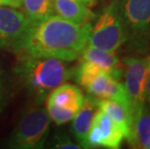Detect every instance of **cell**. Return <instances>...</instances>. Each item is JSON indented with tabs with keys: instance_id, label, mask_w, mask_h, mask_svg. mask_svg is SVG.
Here are the masks:
<instances>
[{
	"instance_id": "6da1fadb",
	"label": "cell",
	"mask_w": 150,
	"mask_h": 149,
	"mask_svg": "<svg viewBox=\"0 0 150 149\" xmlns=\"http://www.w3.org/2000/svg\"><path fill=\"white\" fill-rule=\"evenodd\" d=\"M91 23L76 24L50 16L30 24L21 50L34 57H53L73 61L88 45Z\"/></svg>"
},
{
	"instance_id": "7a4b0ae2",
	"label": "cell",
	"mask_w": 150,
	"mask_h": 149,
	"mask_svg": "<svg viewBox=\"0 0 150 149\" xmlns=\"http://www.w3.org/2000/svg\"><path fill=\"white\" fill-rule=\"evenodd\" d=\"M17 73L39 102H42L54 88L64 83L73 76V71L64 60L34 57L26 54L17 67Z\"/></svg>"
},
{
	"instance_id": "3957f363",
	"label": "cell",
	"mask_w": 150,
	"mask_h": 149,
	"mask_svg": "<svg viewBox=\"0 0 150 149\" xmlns=\"http://www.w3.org/2000/svg\"><path fill=\"white\" fill-rule=\"evenodd\" d=\"M127 32L128 47L144 53L150 41V0H114Z\"/></svg>"
},
{
	"instance_id": "277c9868",
	"label": "cell",
	"mask_w": 150,
	"mask_h": 149,
	"mask_svg": "<svg viewBox=\"0 0 150 149\" xmlns=\"http://www.w3.org/2000/svg\"><path fill=\"white\" fill-rule=\"evenodd\" d=\"M75 76L76 81L85 88L90 96L96 99L114 100L130 109L124 85L110 73L101 69L93 63L81 61V64L76 70Z\"/></svg>"
},
{
	"instance_id": "5b68a950",
	"label": "cell",
	"mask_w": 150,
	"mask_h": 149,
	"mask_svg": "<svg viewBox=\"0 0 150 149\" xmlns=\"http://www.w3.org/2000/svg\"><path fill=\"white\" fill-rule=\"evenodd\" d=\"M127 32L114 0L104 9L92 26L88 45L114 52L127 42Z\"/></svg>"
},
{
	"instance_id": "8992f818",
	"label": "cell",
	"mask_w": 150,
	"mask_h": 149,
	"mask_svg": "<svg viewBox=\"0 0 150 149\" xmlns=\"http://www.w3.org/2000/svg\"><path fill=\"white\" fill-rule=\"evenodd\" d=\"M50 117L43 107H33L22 116L11 137V145L21 149L44 146L50 132Z\"/></svg>"
},
{
	"instance_id": "52a82bcc",
	"label": "cell",
	"mask_w": 150,
	"mask_h": 149,
	"mask_svg": "<svg viewBox=\"0 0 150 149\" xmlns=\"http://www.w3.org/2000/svg\"><path fill=\"white\" fill-rule=\"evenodd\" d=\"M84 101L81 90L76 85L62 83L50 92L47 101V112L57 125L71 121Z\"/></svg>"
},
{
	"instance_id": "ba28073f",
	"label": "cell",
	"mask_w": 150,
	"mask_h": 149,
	"mask_svg": "<svg viewBox=\"0 0 150 149\" xmlns=\"http://www.w3.org/2000/svg\"><path fill=\"white\" fill-rule=\"evenodd\" d=\"M147 58L129 56L124 59V88L128 98L132 118L145 105V83L149 75Z\"/></svg>"
},
{
	"instance_id": "9c48e42d",
	"label": "cell",
	"mask_w": 150,
	"mask_h": 149,
	"mask_svg": "<svg viewBox=\"0 0 150 149\" xmlns=\"http://www.w3.org/2000/svg\"><path fill=\"white\" fill-rule=\"evenodd\" d=\"M31 23L14 8L0 7V49L20 52Z\"/></svg>"
},
{
	"instance_id": "30bf717a",
	"label": "cell",
	"mask_w": 150,
	"mask_h": 149,
	"mask_svg": "<svg viewBox=\"0 0 150 149\" xmlns=\"http://www.w3.org/2000/svg\"><path fill=\"white\" fill-rule=\"evenodd\" d=\"M124 139L123 132L107 113L98 109L85 141V148H119Z\"/></svg>"
},
{
	"instance_id": "8fae6325",
	"label": "cell",
	"mask_w": 150,
	"mask_h": 149,
	"mask_svg": "<svg viewBox=\"0 0 150 149\" xmlns=\"http://www.w3.org/2000/svg\"><path fill=\"white\" fill-rule=\"evenodd\" d=\"M97 99L92 96H87L84 98L83 104L79 112L73 118L72 131L76 141H79L81 147L85 148V141L87 134L90 130L92 121L98 110Z\"/></svg>"
},
{
	"instance_id": "7c38bea8",
	"label": "cell",
	"mask_w": 150,
	"mask_h": 149,
	"mask_svg": "<svg viewBox=\"0 0 150 149\" xmlns=\"http://www.w3.org/2000/svg\"><path fill=\"white\" fill-rule=\"evenodd\" d=\"M126 139L133 148L150 149V107L146 104L133 118L130 135Z\"/></svg>"
},
{
	"instance_id": "4fadbf2b",
	"label": "cell",
	"mask_w": 150,
	"mask_h": 149,
	"mask_svg": "<svg viewBox=\"0 0 150 149\" xmlns=\"http://www.w3.org/2000/svg\"><path fill=\"white\" fill-rule=\"evenodd\" d=\"M81 61L93 63L101 69L110 73L114 78L120 80L122 75V65L112 52H107L87 45L81 52Z\"/></svg>"
},
{
	"instance_id": "5bb4252c",
	"label": "cell",
	"mask_w": 150,
	"mask_h": 149,
	"mask_svg": "<svg viewBox=\"0 0 150 149\" xmlns=\"http://www.w3.org/2000/svg\"><path fill=\"white\" fill-rule=\"evenodd\" d=\"M54 12L58 17L76 24H83L95 18L88 6L79 0H53Z\"/></svg>"
},
{
	"instance_id": "9a60e30c",
	"label": "cell",
	"mask_w": 150,
	"mask_h": 149,
	"mask_svg": "<svg viewBox=\"0 0 150 149\" xmlns=\"http://www.w3.org/2000/svg\"><path fill=\"white\" fill-rule=\"evenodd\" d=\"M98 109L110 117L123 132L124 138L129 137L132 127V114L130 109L119 102L110 99H97Z\"/></svg>"
},
{
	"instance_id": "2e32d148",
	"label": "cell",
	"mask_w": 150,
	"mask_h": 149,
	"mask_svg": "<svg viewBox=\"0 0 150 149\" xmlns=\"http://www.w3.org/2000/svg\"><path fill=\"white\" fill-rule=\"evenodd\" d=\"M25 17L31 23H38L52 16L53 0H22Z\"/></svg>"
},
{
	"instance_id": "e0dca14e",
	"label": "cell",
	"mask_w": 150,
	"mask_h": 149,
	"mask_svg": "<svg viewBox=\"0 0 150 149\" xmlns=\"http://www.w3.org/2000/svg\"><path fill=\"white\" fill-rule=\"evenodd\" d=\"M54 147L56 148H81L79 145H76L68 139L67 138H57V141L54 143Z\"/></svg>"
},
{
	"instance_id": "ac0fdd59",
	"label": "cell",
	"mask_w": 150,
	"mask_h": 149,
	"mask_svg": "<svg viewBox=\"0 0 150 149\" xmlns=\"http://www.w3.org/2000/svg\"><path fill=\"white\" fill-rule=\"evenodd\" d=\"M22 0H1V5L9 6L11 8L18 9L21 7Z\"/></svg>"
},
{
	"instance_id": "d6986e66",
	"label": "cell",
	"mask_w": 150,
	"mask_h": 149,
	"mask_svg": "<svg viewBox=\"0 0 150 149\" xmlns=\"http://www.w3.org/2000/svg\"><path fill=\"white\" fill-rule=\"evenodd\" d=\"M3 102H4V84H3L1 73H0V110L2 109Z\"/></svg>"
},
{
	"instance_id": "ffe728a7",
	"label": "cell",
	"mask_w": 150,
	"mask_h": 149,
	"mask_svg": "<svg viewBox=\"0 0 150 149\" xmlns=\"http://www.w3.org/2000/svg\"><path fill=\"white\" fill-rule=\"evenodd\" d=\"M144 95H145V101H148L150 103V75H148V78L146 80Z\"/></svg>"
},
{
	"instance_id": "44dd1931",
	"label": "cell",
	"mask_w": 150,
	"mask_h": 149,
	"mask_svg": "<svg viewBox=\"0 0 150 149\" xmlns=\"http://www.w3.org/2000/svg\"><path fill=\"white\" fill-rule=\"evenodd\" d=\"M79 1L83 3V4H85L86 6H92L95 3L96 0H79Z\"/></svg>"
},
{
	"instance_id": "7402d4cb",
	"label": "cell",
	"mask_w": 150,
	"mask_h": 149,
	"mask_svg": "<svg viewBox=\"0 0 150 149\" xmlns=\"http://www.w3.org/2000/svg\"><path fill=\"white\" fill-rule=\"evenodd\" d=\"M147 64H148V68H149V71H150V56L147 57Z\"/></svg>"
},
{
	"instance_id": "603a6c76",
	"label": "cell",
	"mask_w": 150,
	"mask_h": 149,
	"mask_svg": "<svg viewBox=\"0 0 150 149\" xmlns=\"http://www.w3.org/2000/svg\"><path fill=\"white\" fill-rule=\"evenodd\" d=\"M0 5H1V0H0Z\"/></svg>"
}]
</instances>
